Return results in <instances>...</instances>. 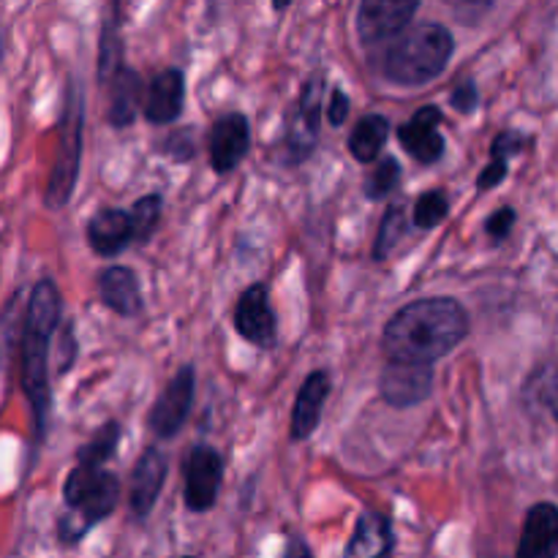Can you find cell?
I'll use <instances>...</instances> for the list:
<instances>
[{"label":"cell","instance_id":"1","mask_svg":"<svg viewBox=\"0 0 558 558\" xmlns=\"http://www.w3.org/2000/svg\"><path fill=\"white\" fill-rule=\"evenodd\" d=\"M469 314L458 300L428 298L403 305L385 325L381 349L387 363L434 365L469 336Z\"/></svg>","mask_w":558,"mask_h":558},{"label":"cell","instance_id":"2","mask_svg":"<svg viewBox=\"0 0 558 558\" xmlns=\"http://www.w3.org/2000/svg\"><path fill=\"white\" fill-rule=\"evenodd\" d=\"M63 300L52 281H38L27 300L20 341V381L33 412L36 436L41 439L49 414V343L60 327Z\"/></svg>","mask_w":558,"mask_h":558},{"label":"cell","instance_id":"3","mask_svg":"<svg viewBox=\"0 0 558 558\" xmlns=\"http://www.w3.org/2000/svg\"><path fill=\"white\" fill-rule=\"evenodd\" d=\"M456 52V38L439 22H420L407 27L387 47L381 58V74L401 87H420L439 80Z\"/></svg>","mask_w":558,"mask_h":558},{"label":"cell","instance_id":"4","mask_svg":"<svg viewBox=\"0 0 558 558\" xmlns=\"http://www.w3.org/2000/svg\"><path fill=\"white\" fill-rule=\"evenodd\" d=\"M65 512L58 521V539L74 545L96 523L112 515L120 501V480L104 469L74 466L63 485Z\"/></svg>","mask_w":558,"mask_h":558},{"label":"cell","instance_id":"5","mask_svg":"<svg viewBox=\"0 0 558 558\" xmlns=\"http://www.w3.org/2000/svg\"><path fill=\"white\" fill-rule=\"evenodd\" d=\"M82 131H85V93H82V85L69 82L63 114H60L58 158H54L52 174H49L47 183V207H52V210L69 205L71 194H74L76 174H80L82 163Z\"/></svg>","mask_w":558,"mask_h":558},{"label":"cell","instance_id":"6","mask_svg":"<svg viewBox=\"0 0 558 558\" xmlns=\"http://www.w3.org/2000/svg\"><path fill=\"white\" fill-rule=\"evenodd\" d=\"M223 483V458L216 447L194 445L183 463V499L191 512L216 507Z\"/></svg>","mask_w":558,"mask_h":558},{"label":"cell","instance_id":"7","mask_svg":"<svg viewBox=\"0 0 558 558\" xmlns=\"http://www.w3.org/2000/svg\"><path fill=\"white\" fill-rule=\"evenodd\" d=\"M319 112H322V74L311 76L303 85L294 107L292 123L283 140V163L294 167L311 158L316 142H319Z\"/></svg>","mask_w":558,"mask_h":558},{"label":"cell","instance_id":"8","mask_svg":"<svg viewBox=\"0 0 558 558\" xmlns=\"http://www.w3.org/2000/svg\"><path fill=\"white\" fill-rule=\"evenodd\" d=\"M194 390L196 374L191 365L180 368L178 374L167 381V387H163V392L158 396V401L153 403L150 417H147V425H150V430L158 439H174V436L183 430V425L189 423L191 403H194Z\"/></svg>","mask_w":558,"mask_h":558},{"label":"cell","instance_id":"9","mask_svg":"<svg viewBox=\"0 0 558 558\" xmlns=\"http://www.w3.org/2000/svg\"><path fill=\"white\" fill-rule=\"evenodd\" d=\"M420 11L417 0H363L357 9V33L365 47L401 36Z\"/></svg>","mask_w":558,"mask_h":558},{"label":"cell","instance_id":"10","mask_svg":"<svg viewBox=\"0 0 558 558\" xmlns=\"http://www.w3.org/2000/svg\"><path fill=\"white\" fill-rule=\"evenodd\" d=\"M234 330L259 349H272L278 341V319L270 308L265 283H254L234 305Z\"/></svg>","mask_w":558,"mask_h":558},{"label":"cell","instance_id":"11","mask_svg":"<svg viewBox=\"0 0 558 558\" xmlns=\"http://www.w3.org/2000/svg\"><path fill=\"white\" fill-rule=\"evenodd\" d=\"M207 150H210V167L216 174H229L232 169H238L251 150L248 118L240 112L218 118L207 136Z\"/></svg>","mask_w":558,"mask_h":558},{"label":"cell","instance_id":"12","mask_svg":"<svg viewBox=\"0 0 558 558\" xmlns=\"http://www.w3.org/2000/svg\"><path fill=\"white\" fill-rule=\"evenodd\" d=\"M434 390V368L430 365L387 363L381 371L379 392L392 409H412L423 403Z\"/></svg>","mask_w":558,"mask_h":558},{"label":"cell","instance_id":"13","mask_svg":"<svg viewBox=\"0 0 558 558\" xmlns=\"http://www.w3.org/2000/svg\"><path fill=\"white\" fill-rule=\"evenodd\" d=\"M185 107V74L180 69L158 71L142 93V112L153 125H167L183 114Z\"/></svg>","mask_w":558,"mask_h":558},{"label":"cell","instance_id":"14","mask_svg":"<svg viewBox=\"0 0 558 558\" xmlns=\"http://www.w3.org/2000/svg\"><path fill=\"white\" fill-rule=\"evenodd\" d=\"M441 112L436 107H420L409 123L398 129V142L420 163H436L445 158L447 142L439 131Z\"/></svg>","mask_w":558,"mask_h":558},{"label":"cell","instance_id":"15","mask_svg":"<svg viewBox=\"0 0 558 558\" xmlns=\"http://www.w3.org/2000/svg\"><path fill=\"white\" fill-rule=\"evenodd\" d=\"M163 480H167V458L156 447H147L136 461L134 474H131V490H129V507L134 518L145 521L156 507L158 496H161Z\"/></svg>","mask_w":558,"mask_h":558},{"label":"cell","instance_id":"16","mask_svg":"<svg viewBox=\"0 0 558 558\" xmlns=\"http://www.w3.org/2000/svg\"><path fill=\"white\" fill-rule=\"evenodd\" d=\"M558 556V510L550 501H539L526 512L515 558H556Z\"/></svg>","mask_w":558,"mask_h":558},{"label":"cell","instance_id":"17","mask_svg":"<svg viewBox=\"0 0 558 558\" xmlns=\"http://www.w3.org/2000/svg\"><path fill=\"white\" fill-rule=\"evenodd\" d=\"M98 298L107 305L112 314L123 316V319H131V316H140L145 303H142V289L140 278L131 267L112 265L104 267L98 272Z\"/></svg>","mask_w":558,"mask_h":558},{"label":"cell","instance_id":"18","mask_svg":"<svg viewBox=\"0 0 558 558\" xmlns=\"http://www.w3.org/2000/svg\"><path fill=\"white\" fill-rule=\"evenodd\" d=\"M327 396H330V376H327V371H311L305 376L303 387H300L298 401H294L292 409V428H289V434H292L294 441L311 439V434H314L322 420Z\"/></svg>","mask_w":558,"mask_h":558},{"label":"cell","instance_id":"19","mask_svg":"<svg viewBox=\"0 0 558 558\" xmlns=\"http://www.w3.org/2000/svg\"><path fill=\"white\" fill-rule=\"evenodd\" d=\"M87 243L104 259H114L118 254H123L134 243L129 213L118 210V207H104V210H98L87 221Z\"/></svg>","mask_w":558,"mask_h":558},{"label":"cell","instance_id":"20","mask_svg":"<svg viewBox=\"0 0 558 558\" xmlns=\"http://www.w3.org/2000/svg\"><path fill=\"white\" fill-rule=\"evenodd\" d=\"M396 548L392 523L385 512H363L343 558H390Z\"/></svg>","mask_w":558,"mask_h":558},{"label":"cell","instance_id":"21","mask_svg":"<svg viewBox=\"0 0 558 558\" xmlns=\"http://www.w3.org/2000/svg\"><path fill=\"white\" fill-rule=\"evenodd\" d=\"M142 80L134 69H120L109 82V125L129 129L142 109Z\"/></svg>","mask_w":558,"mask_h":558},{"label":"cell","instance_id":"22","mask_svg":"<svg viewBox=\"0 0 558 558\" xmlns=\"http://www.w3.org/2000/svg\"><path fill=\"white\" fill-rule=\"evenodd\" d=\"M387 136H390V120L385 114H365V118L357 120L352 134H349V153L360 163L376 161Z\"/></svg>","mask_w":558,"mask_h":558},{"label":"cell","instance_id":"23","mask_svg":"<svg viewBox=\"0 0 558 558\" xmlns=\"http://www.w3.org/2000/svg\"><path fill=\"white\" fill-rule=\"evenodd\" d=\"M120 445V425L114 420L104 423L101 428L93 434L90 441L76 450V466H85V469H101L109 458L118 452Z\"/></svg>","mask_w":558,"mask_h":558},{"label":"cell","instance_id":"24","mask_svg":"<svg viewBox=\"0 0 558 558\" xmlns=\"http://www.w3.org/2000/svg\"><path fill=\"white\" fill-rule=\"evenodd\" d=\"M129 221H131V234H134V243H147V240L156 234V229L161 227L163 216V199L161 194H147L131 205Z\"/></svg>","mask_w":558,"mask_h":558},{"label":"cell","instance_id":"25","mask_svg":"<svg viewBox=\"0 0 558 558\" xmlns=\"http://www.w3.org/2000/svg\"><path fill=\"white\" fill-rule=\"evenodd\" d=\"M120 69H123V38H120L118 20H107L98 41V82L109 85Z\"/></svg>","mask_w":558,"mask_h":558},{"label":"cell","instance_id":"26","mask_svg":"<svg viewBox=\"0 0 558 558\" xmlns=\"http://www.w3.org/2000/svg\"><path fill=\"white\" fill-rule=\"evenodd\" d=\"M403 234H407V210L396 202V205L387 207L385 218L379 223V234H376L374 243V259L385 262L396 251V245L401 243Z\"/></svg>","mask_w":558,"mask_h":558},{"label":"cell","instance_id":"27","mask_svg":"<svg viewBox=\"0 0 558 558\" xmlns=\"http://www.w3.org/2000/svg\"><path fill=\"white\" fill-rule=\"evenodd\" d=\"M398 183H401V163H398V158L387 156L385 161H379V167L368 174V180H365V196L379 202L385 199V196H390L392 191L398 189Z\"/></svg>","mask_w":558,"mask_h":558},{"label":"cell","instance_id":"28","mask_svg":"<svg viewBox=\"0 0 558 558\" xmlns=\"http://www.w3.org/2000/svg\"><path fill=\"white\" fill-rule=\"evenodd\" d=\"M447 213H450V199L445 196V191H425L423 196L417 199V205H414V227L420 229H434L439 227L441 221L447 218Z\"/></svg>","mask_w":558,"mask_h":558},{"label":"cell","instance_id":"29","mask_svg":"<svg viewBox=\"0 0 558 558\" xmlns=\"http://www.w3.org/2000/svg\"><path fill=\"white\" fill-rule=\"evenodd\" d=\"M526 145H529V136H523L521 131H501V134L494 140V145H490V158L510 163L512 158L521 156Z\"/></svg>","mask_w":558,"mask_h":558},{"label":"cell","instance_id":"30","mask_svg":"<svg viewBox=\"0 0 558 558\" xmlns=\"http://www.w3.org/2000/svg\"><path fill=\"white\" fill-rule=\"evenodd\" d=\"M515 221L518 213L512 210V207H499V210L490 213L488 221H485V232H488V238L494 240V243H505V240L510 238Z\"/></svg>","mask_w":558,"mask_h":558},{"label":"cell","instance_id":"31","mask_svg":"<svg viewBox=\"0 0 558 558\" xmlns=\"http://www.w3.org/2000/svg\"><path fill=\"white\" fill-rule=\"evenodd\" d=\"M450 104H452V109H458L461 114L474 112V109H477V104H480L477 85H474V82H463L461 87H456V90H452Z\"/></svg>","mask_w":558,"mask_h":558},{"label":"cell","instance_id":"32","mask_svg":"<svg viewBox=\"0 0 558 558\" xmlns=\"http://www.w3.org/2000/svg\"><path fill=\"white\" fill-rule=\"evenodd\" d=\"M167 153H172L178 161H191L194 158V134H191V129L174 131L167 140Z\"/></svg>","mask_w":558,"mask_h":558},{"label":"cell","instance_id":"33","mask_svg":"<svg viewBox=\"0 0 558 558\" xmlns=\"http://www.w3.org/2000/svg\"><path fill=\"white\" fill-rule=\"evenodd\" d=\"M507 172H510V163L496 161V158H490L488 167H485L483 172H480L477 191H490V189H496V185H501L507 180Z\"/></svg>","mask_w":558,"mask_h":558},{"label":"cell","instance_id":"34","mask_svg":"<svg viewBox=\"0 0 558 558\" xmlns=\"http://www.w3.org/2000/svg\"><path fill=\"white\" fill-rule=\"evenodd\" d=\"M58 347H60V354H63V357L58 360V374L63 376L76 357V341H74V330H71V325H65L63 330H60Z\"/></svg>","mask_w":558,"mask_h":558},{"label":"cell","instance_id":"35","mask_svg":"<svg viewBox=\"0 0 558 558\" xmlns=\"http://www.w3.org/2000/svg\"><path fill=\"white\" fill-rule=\"evenodd\" d=\"M347 114H349V96L341 90V87H336V90H332V98H330V123L343 125Z\"/></svg>","mask_w":558,"mask_h":558},{"label":"cell","instance_id":"36","mask_svg":"<svg viewBox=\"0 0 558 558\" xmlns=\"http://www.w3.org/2000/svg\"><path fill=\"white\" fill-rule=\"evenodd\" d=\"M281 558H314V554H311L308 543L303 537H289Z\"/></svg>","mask_w":558,"mask_h":558},{"label":"cell","instance_id":"37","mask_svg":"<svg viewBox=\"0 0 558 558\" xmlns=\"http://www.w3.org/2000/svg\"><path fill=\"white\" fill-rule=\"evenodd\" d=\"M9 341H11V330L9 325H0V392H3V379H5V363H9Z\"/></svg>","mask_w":558,"mask_h":558},{"label":"cell","instance_id":"38","mask_svg":"<svg viewBox=\"0 0 558 558\" xmlns=\"http://www.w3.org/2000/svg\"><path fill=\"white\" fill-rule=\"evenodd\" d=\"M272 9H276V11H283V9H289V3H272Z\"/></svg>","mask_w":558,"mask_h":558},{"label":"cell","instance_id":"39","mask_svg":"<svg viewBox=\"0 0 558 558\" xmlns=\"http://www.w3.org/2000/svg\"><path fill=\"white\" fill-rule=\"evenodd\" d=\"M189 558H194V556H189Z\"/></svg>","mask_w":558,"mask_h":558}]
</instances>
